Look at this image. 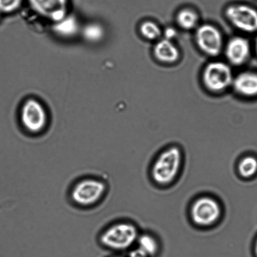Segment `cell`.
<instances>
[{
    "instance_id": "cell-20",
    "label": "cell",
    "mask_w": 257,
    "mask_h": 257,
    "mask_svg": "<svg viewBox=\"0 0 257 257\" xmlns=\"http://www.w3.org/2000/svg\"><path fill=\"white\" fill-rule=\"evenodd\" d=\"M129 257H149L139 248L133 249L129 253Z\"/></svg>"
},
{
    "instance_id": "cell-16",
    "label": "cell",
    "mask_w": 257,
    "mask_h": 257,
    "mask_svg": "<svg viewBox=\"0 0 257 257\" xmlns=\"http://www.w3.org/2000/svg\"><path fill=\"white\" fill-rule=\"evenodd\" d=\"M238 173L241 177L250 178L257 173V160L251 156H245L238 163Z\"/></svg>"
},
{
    "instance_id": "cell-15",
    "label": "cell",
    "mask_w": 257,
    "mask_h": 257,
    "mask_svg": "<svg viewBox=\"0 0 257 257\" xmlns=\"http://www.w3.org/2000/svg\"><path fill=\"white\" fill-rule=\"evenodd\" d=\"M137 243L138 248L149 257L155 255L159 248L157 239L154 236L149 233H143L142 235H139Z\"/></svg>"
},
{
    "instance_id": "cell-17",
    "label": "cell",
    "mask_w": 257,
    "mask_h": 257,
    "mask_svg": "<svg viewBox=\"0 0 257 257\" xmlns=\"http://www.w3.org/2000/svg\"><path fill=\"white\" fill-rule=\"evenodd\" d=\"M140 32L142 37L148 40H157L162 35V30L159 26L151 21L143 22L140 25Z\"/></svg>"
},
{
    "instance_id": "cell-24",
    "label": "cell",
    "mask_w": 257,
    "mask_h": 257,
    "mask_svg": "<svg viewBox=\"0 0 257 257\" xmlns=\"http://www.w3.org/2000/svg\"><path fill=\"white\" fill-rule=\"evenodd\" d=\"M113 257H120V256H113Z\"/></svg>"
},
{
    "instance_id": "cell-4",
    "label": "cell",
    "mask_w": 257,
    "mask_h": 257,
    "mask_svg": "<svg viewBox=\"0 0 257 257\" xmlns=\"http://www.w3.org/2000/svg\"><path fill=\"white\" fill-rule=\"evenodd\" d=\"M193 223L200 227H210L220 220L222 209L215 198L203 196L196 199L191 208Z\"/></svg>"
},
{
    "instance_id": "cell-7",
    "label": "cell",
    "mask_w": 257,
    "mask_h": 257,
    "mask_svg": "<svg viewBox=\"0 0 257 257\" xmlns=\"http://www.w3.org/2000/svg\"><path fill=\"white\" fill-rule=\"evenodd\" d=\"M195 40L199 49L208 56H218L223 49V35L214 25L204 24L198 27Z\"/></svg>"
},
{
    "instance_id": "cell-6",
    "label": "cell",
    "mask_w": 257,
    "mask_h": 257,
    "mask_svg": "<svg viewBox=\"0 0 257 257\" xmlns=\"http://www.w3.org/2000/svg\"><path fill=\"white\" fill-rule=\"evenodd\" d=\"M225 15L236 29L249 34L257 32V10L254 8L245 4L230 5Z\"/></svg>"
},
{
    "instance_id": "cell-18",
    "label": "cell",
    "mask_w": 257,
    "mask_h": 257,
    "mask_svg": "<svg viewBox=\"0 0 257 257\" xmlns=\"http://www.w3.org/2000/svg\"><path fill=\"white\" fill-rule=\"evenodd\" d=\"M82 34L85 39L90 42H95L102 40L104 35V31L100 25L92 24L84 27Z\"/></svg>"
},
{
    "instance_id": "cell-11",
    "label": "cell",
    "mask_w": 257,
    "mask_h": 257,
    "mask_svg": "<svg viewBox=\"0 0 257 257\" xmlns=\"http://www.w3.org/2000/svg\"><path fill=\"white\" fill-rule=\"evenodd\" d=\"M233 87L238 94L244 97L257 96V73L245 71L233 79Z\"/></svg>"
},
{
    "instance_id": "cell-14",
    "label": "cell",
    "mask_w": 257,
    "mask_h": 257,
    "mask_svg": "<svg viewBox=\"0 0 257 257\" xmlns=\"http://www.w3.org/2000/svg\"><path fill=\"white\" fill-rule=\"evenodd\" d=\"M54 30L62 37H69L76 34L78 25L73 17H65L59 22H55Z\"/></svg>"
},
{
    "instance_id": "cell-9",
    "label": "cell",
    "mask_w": 257,
    "mask_h": 257,
    "mask_svg": "<svg viewBox=\"0 0 257 257\" xmlns=\"http://www.w3.org/2000/svg\"><path fill=\"white\" fill-rule=\"evenodd\" d=\"M35 12L45 19L57 22L66 17L67 0H29Z\"/></svg>"
},
{
    "instance_id": "cell-10",
    "label": "cell",
    "mask_w": 257,
    "mask_h": 257,
    "mask_svg": "<svg viewBox=\"0 0 257 257\" xmlns=\"http://www.w3.org/2000/svg\"><path fill=\"white\" fill-rule=\"evenodd\" d=\"M251 47L247 39L243 37H235L226 45L225 55L230 64L240 66L247 61L250 56Z\"/></svg>"
},
{
    "instance_id": "cell-5",
    "label": "cell",
    "mask_w": 257,
    "mask_h": 257,
    "mask_svg": "<svg viewBox=\"0 0 257 257\" xmlns=\"http://www.w3.org/2000/svg\"><path fill=\"white\" fill-rule=\"evenodd\" d=\"M232 70L226 63L211 62L206 65L203 72V81L205 87L212 92H221L232 85Z\"/></svg>"
},
{
    "instance_id": "cell-13",
    "label": "cell",
    "mask_w": 257,
    "mask_h": 257,
    "mask_svg": "<svg viewBox=\"0 0 257 257\" xmlns=\"http://www.w3.org/2000/svg\"><path fill=\"white\" fill-rule=\"evenodd\" d=\"M178 24L181 29L191 30L195 29L198 24V15L193 10L188 9L181 10L177 15Z\"/></svg>"
},
{
    "instance_id": "cell-19",
    "label": "cell",
    "mask_w": 257,
    "mask_h": 257,
    "mask_svg": "<svg viewBox=\"0 0 257 257\" xmlns=\"http://www.w3.org/2000/svg\"><path fill=\"white\" fill-rule=\"evenodd\" d=\"M22 0H0V12L11 13L17 10Z\"/></svg>"
},
{
    "instance_id": "cell-3",
    "label": "cell",
    "mask_w": 257,
    "mask_h": 257,
    "mask_svg": "<svg viewBox=\"0 0 257 257\" xmlns=\"http://www.w3.org/2000/svg\"><path fill=\"white\" fill-rule=\"evenodd\" d=\"M108 186L105 181L95 177L80 179L72 186L70 200L80 208H91L98 205L107 193Z\"/></svg>"
},
{
    "instance_id": "cell-8",
    "label": "cell",
    "mask_w": 257,
    "mask_h": 257,
    "mask_svg": "<svg viewBox=\"0 0 257 257\" xmlns=\"http://www.w3.org/2000/svg\"><path fill=\"white\" fill-rule=\"evenodd\" d=\"M21 122L25 130L33 135L42 132L47 125L46 112L36 100L30 99L22 108Z\"/></svg>"
},
{
    "instance_id": "cell-1",
    "label": "cell",
    "mask_w": 257,
    "mask_h": 257,
    "mask_svg": "<svg viewBox=\"0 0 257 257\" xmlns=\"http://www.w3.org/2000/svg\"><path fill=\"white\" fill-rule=\"evenodd\" d=\"M140 233L134 224L118 221L106 226L99 236V241L108 250L121 251L128 250L137 243Z\"/></svg>"
},
{
    "instance_id": "cell-23",
    "label": "cell",
    "mask_w": 257,
    "mask_h": 257,
    "mask_svg": "<svg viewBox=\"0 0 257 257\" xmlns=\"http://www.w3.org/2000/svg\"><path fill=\"white\" fill-rule=\"evenodd\" d=\"M255 253L256 256L257 257V240L256 241L255 246Z\"/></svg>"
},
{
    "instance_id": "cell-12",
    "label": "cell",
    "mask_w": 257,
    "mask_h": 257,
    "mask_svg": "<svg viewBox=\"0 0 257 257\" xmlns=\"http://www.w3.org/2000/svg\"><path fill=\"white\" fill-rule=\"evenodd\" d=\"M153 54L158 61L172 64L180 59V52L172 40L163 39L158 40L153 48Z\"/></svg>"
},
{
    "instance_id": "cell-21",
    "label": "cell",
    "mask_w": 257,
    "mask_h": 257,
    "mask_svg": "<svg viewBox=\"0 0 257 257\" xmlns=\"http://www.w3.org/2000/svg\"><path fill=\"white\" fill-rule=\"evenodd\" d=\"M165 39L172 40L177 35V32L173 28H168L165 30Z\"/></svg>"
},
{
    "instance_id": "cell-2",
    "label": "cell",
    "mask_w": 257,
    "mask_h": 257,
    "mask_svg": "<svg viewBox=\"0 0 257 257\" xmlns=\"http://www.w3.org/2000/svg\"><path fill=\"white\" fill-rule=\"evenodd\" d=\"M183 159L182 151L177 146L165 149L153 164L151 170L153 180L161 186L173 183L180 174Z\"/></svg>"
},
{
    "instance_id": "cell-22",
    "label": "cell",
    "mask_w": 257,
    "mask_h": 257,
    "mask_svg": "<svg viewBox=\"0 0 257 257\" xmlns=\"http://www.w3.org/2000/svg\"><path fill=\"white\" fill-rule=\"evenodd\" d=\"M255 52H256V55H257V36H256V39H255Z\"/></svg>"
}]
</instances>
